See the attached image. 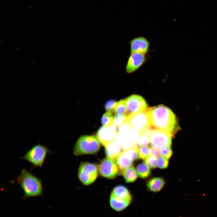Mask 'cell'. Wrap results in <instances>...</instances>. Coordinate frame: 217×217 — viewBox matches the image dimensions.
<instances>
[{
    "instance_id": "d6986e66",
    "label": "cell",
    "mask_w": 217,
    "mask_h": 217,
    "mask_svg": "<svg viewBox=\"0 0 217 217\" xmlns=\"http://www.w3.org/2000/svg\"><path fill=\"white\" fill-rule=\"evenodd\" d=\"M136 171L139 176L142 178L148 177L151 173L150 168L145 162L139 164L137 166Z\"/></svg>"
},
{
    "instance_id": "7c38bea8",
    "label": "cell",
    "mask_w": 217,
    "mask_h": 217,
    "mask_svg": "<svg viewBox=\"0 0 217 217\" xmlns=\"http://www.w3.org/2000/svg\"><path fill=\"white\" fill-rule=\"evenodd\" d=\"M131 53H138L146 55L150 46L149 41L145 37L139 36L131 39L130 42Z\"/></svg>"
},
{
    "instance_id": "83f0119b",
    "label": "cell",
    "mask_w": 217,
    "mask_h": 217,
    "mask_svg": "<svg viewBox=\"0 0 217 217\" xmlns=\"http://www.w3.org/2000/svg\"><path fill=\"white\" fill-rule=\"evenodd\" d=\"M168 159L159 156L157 159L156 166L160 169H165L168 167Z\"/></svg>"
},
{
    "instance_id": "484cf974",
    "label": "cell",
    "mask_w": 217,
    "mask_h": 217,
    "mask_svg": "<svg viewBox=\"0 0 217 217\" xmlns=\"http://www.w3.org/2000/svg\"><path fill=\"white\" fill-rule=\"evenodd\" d=\"M132 128L129 123L126 121L118 128V132L125 136H127Z\"/></svg>"
},
{
    "instance_id": "8fae6325",
    "label": "cell",
    "mask_w": 217,
    "mask_h": 217,
    "mask_svg": "<svg viewBox=\"0 0 217 217\" xmlns=\"http://www.w3.org/2000/svg\"><path fill=\"white\" fill-rule=\"evenodd\" d=\"M145 55L138 53H131L126 65L127 73L131 74L137 71L145 62Z\"/></svg>"
},
{
    "instance_id": "8992f818",
    "label": "cell",
    "mask_w": 217,
    "mask_h": 217,
    "mask_svg": "<svg viewBox=\"0 0 217 217\" xmlns=\"http://www.w3.org/2000/svg\"><path fill=\"white\" fill-rule=\"evenodd\" d=\"M151 146L160 149L165 147H170L172 136L165 131L151 128L149 133Z\"/></svg>"
},
{
    "instance_id": "ac0fdd59",
    "label": "cell",
    "mask_w": 217,
    "mask_h": 217,
    "mask_svg": "<svg viewBox=\"0 0 217 217\" xmlns=\"http://www.w3.org/2000/svg\"><path fill=\"white\" fill-rule=\"evenodd\" d=\"M137 171L132 166L124 170L122 173L125 181L127 183L133 182L137 179Z\"/></svg>"
},
{
    "instance_id": "ba28073f",
    "label": "cell",
    "mask_w": 217,
    "mask_h": 217,
    "mask_svg": "<svg viewBox=\"0 0 217 217\" xmlns=\"http://www.w3.org/2000/svg\"><path fill=\"white\" fill-rule=\"evenodd\" d=\"M124 99L127 107L125 115L127 117L148 108L145 100L139 95H132Z\"/></svg>"
},
{
    "instance_id": "6da1fadb",
    "label": "cell",
    "mask_w": 217,
    "mask_h": 217,
    "mask_svg": "<svg viewBox=\"0 0 217 217\" xmlns=\"http://www.w3.org/2000/svg\"><path fill=\"white\" fill-rule=\"evenodd\" d=\"M152 129L162 131L172 136L178 130L176 117L168 107L160 105L147 109Z\"/></svg>"
},
{
    "instance_id": "4316f807",
    "label": "cell",
    "mask_w": 217,
    "mask_h": 217,
    "mask_svg": "<svg viewBox=\"0 0 217 217\" xmlns=\"http://www.w3.org/2000/svg\"><path fill=\"white\" fill-rule=\"evenodd\" d=\"M157 160L156 157L151 154L144 159V162L150 168H154L156 167Z\"/></svg>"
},
{
    "instance_id": "3957f363",
    "label": "cell",
    "mask_w": 217,
    "mask_h": 217,
    "mask_svg": "<svg viewBox=\"0 0 217 217\" xmlns=\"http://www.w3.org/2000/svg\"><path fill=\"white\" fill-rule=\"evenodd\" d=\"M101 144L96 137L83 135L77 140L73 152L77 156L94 154L99 150Z\"/></svg>"
},
{
    "instance_id": "ffe728a7",
    "label": "cell",
    "mask_w": 217,
    "mask_h": 217,
    "mask_svg": "<svg viewBox=\"0 0 217 217\" xmlns=\"http://www.w3.org/2000/svg\"><path fill=\"white\" fill-rule=\"evenodd\" d=\"M125 154L133 161L139 159L138 148L136 144H134L129 149L124 150Z\"/></svg>"
},
{
    "instance_id": "7402d4cb",
    "label": "cell",
    "mask_w": 217,
    "mask_h": 217,
    "mask_svg": "<svg viewBox=\"0 0 217 217\" xmlns=\"http://www.w3.org/2000/svg\"><path fill=\"white\" fill-rule=\"evenodd\" d=\"M113 113L107 112L102 115L101 123L102 126H108L113 123Z\"/></svg>"
},
{
    "instance_id": "e0dca14e",
    "label": "cell",
    "mask_w": 217,
    "mask_h": 217,
    "mask_svg": "<svg viewBox=\"0 0 217 217\" xmlns=\"http://www.w3.org/2000/svg\"><path fill=\"white\" fill-rule=\"evenodd\" d=\"M131 203L129 201L119 200L110 196V206L113 209L117 212H121L125 209Z\"/></svg>"
},
{
    "instance_id": "603a6c76",
    "label": "cell",
    "mask_w": 217,
    "mask_h": 217,
    "mask_svg": "<svg viewBox=\"0 0 217 217\" xmlns=\"http://www.w3.org/2000/svg\"><path fill=\"white\" fill-rule=\"evenodd\" d=\"M126 112L127 107L125 99L117 102L115 109L114 112L117 114H125Z\"/></svg>"
},
{
    "instance_id": "9c48e42d",
    "label": "cell",
    "mask_w": 217,
    "mask_h": 217,
    "mask_svg": "<svg viewBox=\"0 0 217 217\" xmlns=\"http://www.w3.org/2000/svg\"><path fill=\"white\" fill-rule=\"evenodd\" d=\"M99 171L101 175L110 179L115 178L120 173L115 160L107 157L100 162Z\"/></svg>"
},
{
    "instance_id": "44dd1931",
    "label": "cell",
    "mask_w": 217,
    "mask_h": 217,
    "mask_svg": "<svg viewBox=\"0 0 217 217\" xmlns=\"http://www.w3.org/2000/svg\"><path fill=\"white\" fill-rule=\"evenodd\" d=\"M138 148L139 159H144L151 154V147L147 146H140Z\"/></svg>"
},
{
    "instance_id": "52a82bcc",
    "label": "cell",
    "mask_w": 217,
    "mask_h": 217,
    "mask_svg": "<svg viewBox=\"0 0 217 217\" xmlns=\"http://www.w3.org/2000/svg\"><path fill=\"white\" fill-rule=\"evenodd\" d=\"M147 109L144 111L127 116L126 120L129 123L132 128L138 131L140 133L144 132L151 127V123Z\"/></svg>"
},
{
    "instance_id": "277c9868",
    "label": "cell",
    "mask_w": 217,
    "mask_h": 217,
    "mask_svg": "<svg viewBox=\"0 0 217 217\" xmlns=\"http://www.w3.org/2000/svg\"><path fill=\"white\" fill-rule=\"evenodd\" d=\"M48 153H52L47 147L38 143L32 147L20 158L30 162L33 167L42 168Z\"/></svg>"
},
{
    "instance_id": "9a60e30c",
    "label": "cell",
    "mask_w": 217,
    "mask_h": 217,
    "mask_svg": "<svg viewBox=\"0 0 217 217\" xmlns=\"http://www.w3.org/2000/svg\"><path fill=\"white\" fill-rule=\"evenodd\" d=\"M115 162L119 170L122 173L124 170L132 166L133 162L123 151L115 159Z\"/></svg>"
},
{
    "instance_id": "d4e9b609",
    "label": "cell",
    "mask_w": 217,
    "mask_h": 217,
    "mask_svg": "<svg viewBox=\"0 0 217 217\" xmlns=\"http://www.w3.org/2000/svg\"><path fill=\"white\" fill-rule=\"evenodd\" d=\"M127 118L125 114H116L114 116L113 123L119 127L126 121Z\"/></svg>"
},
{
    "instance_id": "5bb4252c",
    "label": "cell",
    "mask_w": 217,
    "mask_h": 217,
    "mask_svg": "<svg viewBox=\"0 0 217 217\" xmlns=\"http://www.w3.org/2000/svg\"><path fill=\"white\" fill-rule=\"evenodd\" d=\"M106 157L115 160L124 151L121 145L115 140L105 146Z\"/></svg>"
},
{
    "instance_id": "4fadbf2b",
    "label": "cell",
    "mask_w": 217,
    "mask_h": 217,
    "mask_svg": "<svg viewBox=\"0 0 217 217\" xmlns=\"http://www.w3.org/2000/svg\"><path fill=\"white\" fill-rule=\"evenodd\" d=\"M110 196L120 200L126 201L131 202L132 196L129 190L123 185L115 187L111 192Z\"/></svg>"
},
{
    "instance_id": "f1b7e54d",
    "label": "cell",
    "mask_w": 217,
    "mask_h": 217,
    "mask_svg": "<svg viewBox=\"0 0 217 217\" xmlns=\"http://www.w3.org/2000/svg\"><path fill=\"white\" fill-rule=\"evenodd\" d=\"M140 133L138 131L132 128L128 134L127 137L134 144H136Z\"/></svg>"
},
{
    "instance_id": "30bf717a",
    "label": "cell",
    "mask_w": 217,
    "mask_h": 217,
    "mask_svg": "<svg viewBox=\"0 0 217 217\" xmlns=\"http://www.w3.org/2000/svg\"><path fill=\"white\" fill-rule=\"evenodd\" d=\"M118 128L114 123L110 126H102L100 127L97 132L96 137L101 144L105 147L114 141Z\"/></svg>"
},
{
    "instance_id": "5b68a950",
    "label": "cell",
    "mask_w": 217,
    "mask_h": 217,
    "mask_svg": "<svg viewBox=\"0 0 217 217\" xmlns=\"http://www.w3.org/2000/svg\"><path fill=\"white\" fill-rule=\"evenodd\" d=\"M99 166L87 162H82L78 171V176L81 182L85 185L93 183L98 176Z\"/></svg>"
},
{
    "instance_id": "7a4b0ae2",
    "label": "cell",
    "mask_w": 217,
    "mask_h": 217,
    "mask_svg": "<svg viewBox=\"0 0 217 217\" xmlns=\"http://www.w3.org/2000/svg\"><path fill=\"white\" fill-rule=\"evenodd\" d=\"M17 180V184L23 190L24 200L29 197L43 196L42 180L25 168L22 170Z\"/></svg>"
},
{
    "instance_id": "1f68e13d",
    "label": "cell",
    "mask_w": 217,
    "mask_h": 217,
    "mask_svg": "<svg viewBox=\"0 0 217 217\" xmlns=\"http://www.w3.org/2000/svg\"><path fill=\"white\" fill-rule=\"evenodd\" d=\"M151 154L155 157H158L160 155L159 149L151 146Z\"/></svg>"
},
{
    "instance_id": "f546056e",
    "label": "cell",
    "mask_w": 217,
    "mask_h": 217,
    "mask_svg": "<svg viewBox=\"0 0 217 217\" xmlns=\"http://www.w3.org/2000/svg\"><path fill=\"white\" fill-rule=\"evenodd\" d=\"M117 102L114 99H110L108 100L104 106L106 112L114 113Z\"/></svg>"
},
{
    "instance_id": "4dcf8cb0",
    "label": "cell",
    "mask_w": 217,
    "mask_h": 217,
    "mask_svg": "<svg viewBox=\"0 0 217 217\" xmlns=\"http://www.w3.org/2000/svg\"><path fill=\"white\" fill-rule=\"evenodd\" d=\"M161 156L169 159L171 156L172 151L170 147H165L159 149Z\"/></svg>"
},
{
    "instance_id": "2e32d148",
    "label": "cell",
    "mask_w": 217,
    "mask_h": 217,
    "mask_svg": "<svg viewBox=\"0 0 217 217\" xmlns=\"http://www.w3.org/2000/svg\"><path fill=\"white\" fill-rule=\"evenodd\" d=\"M165 184L164 179L160 177H155L151 179L147 183V187L150 191L157 192L160 190Z\"/></svg>"
},
{
    "instance_id": "cb8c5ba5",
    "label": "cell",
    "mask_w": 217,
    "mask_h": 217,
    "mask_svg": "<svg viewBox=\"0 0 217 217\" xmlns=\"http://www.w3.org/2000/svg\"><path fill=\"white\" fill-rule=\"evenodd\" d=\"M138 144L140 146H147L150 143L149 134L146 131L140 133L138 138Z\"/></svg>"
}]
</instances>
